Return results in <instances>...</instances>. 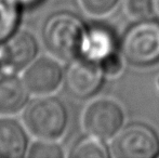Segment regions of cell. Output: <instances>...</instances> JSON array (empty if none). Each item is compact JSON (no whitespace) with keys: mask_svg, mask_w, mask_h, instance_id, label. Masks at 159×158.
<instances>
[{"mask_svg":"<svg viewBox=\"0 0 159 158\" xmlns=\"http://www.w3.org/2000/svg\"><path fill=\"white\" fill-rule=\"evenodd\" d=\"M124 53L138 65L152 64L159 60V24L143 22L133 26L125 36Z\"/></svg>","mask_w":159,"mask_h":158,"instance_id":"obj_3","label":"cell"},{"mask_svg":"<svg viewBox=\"0 0 159 158\" xmlns=\"http://www.w3.org/2000/svg\"><path fill=\"white\" fill-rule=\"evenodd\" d=\"M114 39L107 29L94 27L84 32L81 43V51L86 59L91 61H103L113 53Z\"/></svg>","mask_w":159,"mask_h":158,"instance_id":"obj_11","label":"cell"},{"mask_svg":"<svg viewBox=\"0 0 159 158\" xmlns=\"http://www.w3.org/2000/svg\"><path fill=\"white\" fill-rule=\"evenodd\" d=\"M24 119L33 134L51 141L63 134L67 124V113L59 100L42 97L28 106Z\"/></svg>","mask_w":159,"mask_h":158,"instance_id":"obj_2","label":"cell"},{"mask_svg":"<svg viewBox=\"0 0 159 158\" xmlns=\"http://www.w3.org/2000/svg\"><path fill=\"white\" fill-rule=\"evenodd\" d=\"M153 8L155 9L157 14L159 15V0H153Z\"/></svg>","mask_w":159,"mask_h":158,"instance_id":"obj_19","label":"cell"},{"mask_svg":"<svg viewBox=\"0 0 159 158\" xmlns=\"http://www.w3.org/2000/svg\"><path fill=\"white\" fill-rule=\"evenodd\" d=\"M27 87L12 74H0V115L16 113L27 101Z\"/></svg>","mask_w":159,"mask_h":158,"instance_id":"obj_9","label":"cell"},{"mask_svg":"<svg viewBox=\"0 0 159 158\" xmlns=\"http://www.w3.org/2000/svg\"><path fill=\"white\" fill-rule=\"evenodd\" d=\"M19 6L15 0H0V42L15 33L20 21Z\"/></svg>","mask_w":159,"mask_h":158,"instance_id":"obj_12","label":"cell"},{"mask_svg":"<svg viewBox=\"0 0 159 158\" xmlns=\"http://www.w3.org/2000/svg\"><path fill=\"white\" fill-rule=\"evenodd\" d=\"M62 79L63 73L61 66L48 57L34 62L24 76L27 89L36 94H48L55 91Z\"/></svg>","mask_w":159,"mask_h":158,"instance_id":"obj_8","label":"cell"},{"mask_svg":"<svg viewBox=\"0 0 159 158\" xmlns=\"http://www.w3.org/2000/svg\"><path fill=\"white\" fill-rule=\"evenodd\" d=\"M153 10V0H127V11L135 19L148 16Z\"/></svg>","mask_w":159,"mask_h":158,"instance_id":"obj_15","label":"cell"},{"mask_svg":"<svg viewBox=\"0 0 159 158\" xmlns=\"http://www.w3.org/2000/svg\"><path fill=\"white\" fill-rule=\"evenodd\" d=\"M111 148L116 157L149 158L157 152L158 140L149 128L132 124L119 133Z\"/></svg>","mask_w":159,"mask_h":158,"instance_id":"obj_4","label":"cell"},{"mask_svg":"<svg viewBox=\"0 0 159 158\" xmlns=\"http://www.w3.org/2000/svg\"><path fill=\"white\" fill-rule=\"evenodd\" d=\"M19 4H22V6L25 7H33L38 4L39 2H41L42 0H15Z\"/></svg>","mask_w":159,"mask_h":158,"instance_id":"obj_18","label":"cell"},{"mask_svg":"<svg viewBox=\"0 0 159 158\" xmlns=\"http://www.w3.org/2000/svg\"><path fill=\"white\" fill-rule=\"evenodd\" d=\"M30 157L33 158H61L63 157V152L61 147L55 144L48 142H38L33 145L30 152Z\"/></svg>","mask_w":159,"mask_h":158,"instance_id":"obj_14","label":"cell"},{"mask_svg":"<svg viewBox=\"0 0 159 158\" xmlns=\"http://www.w3.org/2000/svg\"><path fill=\"white\" fill-rule=\"evenodd\" d=\"M108 154L100 139L93 135L78 142L70 153V157L74 158H106Z\"/></svg>","mask_w":159,"mask_h":158,"instance_id":"obj_13","label":"cell"},{"mask_svg":"<svg viewBox=\"0 0 159 158\" xmlns=\"http://www.w3.org/2000/svg\"><path fill=\"white\" fill-rule=\"evenodd\" d=\"M67 90L80 99L94 94L102 84V70L88 59L74 61L65 75Z\"/></svg>","mask_w":159,"mask_h":158,"instance_id":"obj_6","label":"cell"},{"mask_svg":"<svg viewBox=\"0 0 159 158\" xmlns=\"http://www.w3.org/2000/svg\"><path fill=\"white\" fill-rule=\"evenodd\" d=\"M102 63L103 72L108 75H115L117 73H119V70H121V62H120L119 57L114 54V53H111V55L105 57L102 61Z\"/></svg>","mask_w":159,"mask_h":158,"instance_id":"obj_17","label":"cell"},{"mask_svg":"<svg viewBox=\"0 0 159 158\" xmlns=\"http://www.w3.org/2000/svg\"><path fill=\"white\" fill-rule=\"evenodd\" d=\"M27 146V138L22 127L14 120H0V157L21 158Z\"/></svg>","mask_w":159,"mask_h":158,"instance_id":"obj_10","label":"cell"},{"mask_svg":"<svg viewBox=\"0 0 159 158\" xmlns=\"http://www.w3.org/2000/svg\"><path fill=\"white\" fill-rule=\"evenodd\" d=\"M84 29L81 22L69 13H57L46 22L43 40L50 52L62 60H71L81 49Z\"/></svg>","mask_w":159,"mask_h":158,"instance_id":"obj_1","label":"cell"},{"mask_svg":"<svg viewBox=\"0 0 159 158\" xmlns=\"http://www.w3.org/2000/svg\"><path fill=\"white\" fill-rule=\"evenodd\" d=\"M0 47V64L8 72L26 67L37 53V42L30 34L14 33Z\"/></svg>","mask_w":159,"mask_h":158,"instance_id":"obj_7","label":"cell"},{"mask_svg":"<svg viewBox=\"0 0 159 158\" xmlns=\"http://www.w3.org/2000/svg\"><path fill=\"white\" fill-rule=\"evenodd\" d=\"M122 120V111L117 103L111 100H98L86 111L84 127L93 137L107 139L117 132Z\"/></svg>","mask_w":159,"mask_h":158,"instance_id":"obj_5","label":"cell"},{"mask_svg":"<svg viewBox=\"0 0 159 158\" xmlns=\"http://www.w3.org/2000/svg\"><path fill=\"white\" fill-rule=\"evenodd\" d=\"M117 0H81L84 8L91 14L102 15L114 8Z\"/></svg>","mask_w":159,"mask_h":158,"instance_id":"obj_16","label":"cell"}]
</instances>
